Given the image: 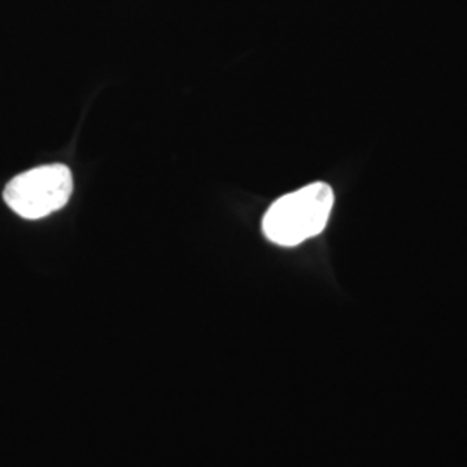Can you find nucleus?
Listing matches in <instances>:
<instances>
[{"label":"nucleus","mask_w":467,"mask_h":467,"mask_svg":"<svg viewBox=\"0 0 467 467\" xmlns=\"http://www.w3.org/2000/svg\"><path fill=\"white\" fill-rule=\"evenodd\" d=\"M333 189L324 182L305 185L275 201L265 213L262 229L279 246H298L322 233L333 212Z\"/></svg>","instance_id":"f257e3e1"},{"label":"nucleus","mask_w":467,"mask_h":467,"mask_svg":"<svg viewBox=\"0 0 467 467\" xmlns=\"http://www.w3.org/2000/svg\"><path fill=\"white\" fill-rule=\"evenodd\" d=\"M73 192V175L67 165L32 168L16 175L4 189L5 204L26 220L44 218L65 208Z\"/></svg>","instance_id":"f03ea898"}]
</instances>
